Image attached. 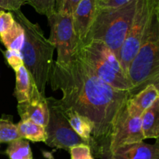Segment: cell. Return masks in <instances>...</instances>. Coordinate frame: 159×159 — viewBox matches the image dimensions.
Returning <instances> with one entry per match:
<instances>
[{"label": "cell", "mask_w": 159, "mask_h": 159, "mask_svg": "<svg viewBox=\"0 0 159 159\" xmlns=\"http://www.w3.org/2000/svg\"><path fill=\"white\" fill-rule=\"evenodd\" d=\"M16 126L19 134L23 139L29 140L33 142H45L46 141L44 127L35 124L30 120H20Z\"/></svg>", "instance_id": "cell-18"}, {"label": "cell", "mask_w": 159, "mask_h": 159, "mask_svg": "<svg viewBox=\"0 0 159 159\" xmlns=\"http://www.w3.org/2000/svg\"><path fill=\"white\" fill-rule=\"evenodd\" d=\"M6 154L9 159H33L29 142L23 138L9 143Z\"/></svg>", "instance_id": "cell-19"}, {"label": "cell", "mask_w": 159, "mask_h": 159, "mask_svg": "<svg viewBox=\"0 0 159 159\" xmlns=\"http://www.w3.org/2000/svg\"><path fill=\"white\" fill-rule=\"evenodd\" d=\"M107 0H98V5H100L102 3H104L105 2H107Z\"/></svg>", "instance_id": "cell-29"}, {"label": "cell", "mask_w": 159, "mask_h": 159, "mask_svg": "<svg viewBox=\"0 0 159 159\" xmlns=\"http://www.w3.org/2000/svg\"><path fill=\"white\" fill-rule=\"evenodd\" d=\"M49 108V120L44 127L46 133L45 144L49 147L65 149L69 152L71 148L79 144H87L73 130L62 110L58 99L46 98Z\"/></svg>", "instance_id": "cell-7"}, {"label": "cell", "mask_w": 159, "mask_h": 159, "mask_svg": "<svg viewBox=\"0 0 159 159\" xmlns=\"http://www.w3.org/2000/svg\"><path fill=\"white\" fill-rule=\"evenodd\" d=\"M141 130L144 139L159 136V99H157L141 116Z\"/></svg>", "instance_id": "cell-16"}, {"label": "cell", "mask_w": 159, "mask_h": 159, "mask_svg": "<svg viewBox=\"0 0 159 159\" xmlns=\"http://www.w3.org/2000/svg\"><path fill=\"white\" fill-rule=\"evenodd\" d=\"M159 99V87L154 84L148 85L127 101L126 108L132 116H141L157 99Z\"/></svg>", "instance_id": "cell-12"}, {"label": "cell", "mask_w": 159, "mask_h": 159, "mask_svg": "<svg viewBox=\"0 0 159 159\" xmlns=\"http://www.w3.org/2000/svg\"><path fill=\"white\" fill-rule=\"evenodd\" d=\"M15 22L12 13L10 12H0V34L9 30Z\"/></svg>", "instance_id": "cell-24"}, {"label": "cell", "mask_w": 159, "mask_h": 159, "mask_svg": "<svg viewBox=\"0 0 159 159\" xmlns=\"http://www.w3.org/2000/svg\"><path fill=\"white\" fill-rule=\"evenodd\" d=\"M111 158L159 159V142L157 139L154 144H145L142 141L124 146L115 151L112 154Z\"/></svg>", "instance_id": "cell-13"}, {"label": "cell", "mask_w": 159, "mask_h": 159, "mask_svg": "<svg viewBox=\"0 0 159 159\" xmlns=\"http://www.w3.org/2000/svg\"><path fill=\"white\" fill-rule=\"evenodd\" d=\"M52 90L60 89L58 99L64 108L71 109L92 122L89 148L92 155L101 159H110L109 140L113 124L130 94L113 88L96 75L79 54L67 65L54 61L50 72Z\"/></svg>", "instance_id": "cell-1"}, {"label": "cell", "mask_w": 159, "mask_h": 159, "mask_svg": "<svg viewBox=\"0 0 159 159\" xmlns=\"http://www.w3.org/2000/svg\"><path fill=\"white\" fill-rule=\"evenodd\" d=\"M65 0H55V8H54V10L55 12H59L61 8L62 5Z\"/></svg>", "instance_id": "cell-28"}, {"label": "cell", "mask_w": 159, "mask_h": 159, "mask_svg": "<svg viewBox=\"0 0 159 159\" xmlns=\"http://www.w3.org/2000/svg\"><path fill=\"white\" fill-rule=\"evenodd\" d=\"M15 72L16 87L14 94L17 99L18 103L29 102L36 97H43L34 85L29 73L24 66L21 67Z\"/></svg>", "instance_id": "cell-14"}, {"label": "cell", "mask_w": 159, "mask_h": 159, "mask_svg": "<svg viewBox=\"0 0 159 159\" xmlns=\"http://www.w3.org/2000/svg\"><path fill=\"white\" fill-rule=\"evenodd\" d=\"M111 159H113V158H111Z\"/></svg>", "instance_id": "cell-32"}, {"label": "cell", "mask_w": 159, "mask_h": 159, "mask_svg": "<svg viewBox=\"0 0 159 159\" xmlns=\"http://www.w3.org/2000/svg\"><path fill=\"white\" fill-rule=\"evenodd\" d=\"M144 140L141 116H130L125 107L116 118L110 136L109 153L110 158L112 154L120 148L142 142Z\"/></svg>", "instance_id": "cell-9"}, {"label": "cell", "mask_w": 159, "mask_h": 159, "mask_svg": "<svg viewBox=\"0 0 159 159\" xmlns=\"http://www.w3.org/2000/svg\"><path fill=\"white\" fill-rule=\"evenodd\" d=\"M157 5L159 2L155 0H137L133 22L120 51L119 61L126 77L129 65L141 47L153 9Z\"/></svg>", "instance_id": "cell-6"}, {"label": "cell", "mask_w": 159, "mask_h": 159, "mask_svg": "<svg viewBox=\"0 0 159 159\" xmlns=\"http://www.w3.org/2000/svg\"><path fill=\"white\" fill-rule=\"evenodd\" d=\"M38 13L48 16L55 12V0H26Z\"/></svg>", "instance_id": "cell-21"}, {"label": "cell", "mask_w": 159, "mask_h": 159, "mask_svg": "<svg viewBox=\"0 0 159 159\" xmlns=\"http://www.w3.org/2000/svg\"><path fill=\"white\" fill-rule=\"evenodd\" d=\"M132 0H107L104 3L98 5V8H115L127 4Z\"/></svg>", "instance_id": "cell-27"}, {"label": "cell", "mask_w": 159, "mask_h": 159, "mask_svg": "<svg viewBox=\"0 0 159 159\" xmlns=\"http://www.w3.org/2000/svg\"><path fill=\"white\" fill-rule=\"evenodd\" d=\"M0 40L7 50L20 51L25 40L24 30L15 20L13 25L9 30L0 34Z\"/></svg>", "instance_id": "cell-17"}, {"label": "cell", "mask_w": 159, "mask_h": 159, "mask_svg": "<svg viewBox=\"0 0 159 159\" xmlns=\"http://www.w3.org/2000/svg\"><path fill=\"white\" fill-rule=\"evenodd\" d=\"M155 1H156V2H159V0H155Z\"/></svg>", "instance_id": "cell-31"}, {"label": "cell", "mask_w": 159, "mask_h": 159, "mask_svg": "<svg viewBox=\"0 0 159 159\" xmlns=\"http://www.w3.org/2000/svg\"><path fill=\"white\" fill-rule=\"evenodd\" d=\"M26 0H0V8L9 11H16L20 9Z\"/></svg>", "instance_id": "cell-25"}, {"label": "cell", "mask_w": 159, "mask_h": 159, "mask_svg": "<svg viewBox=\"0 0 159 159\" xmlns=\"http://www.w3.org/2000/svg\"><path fill=\"white\" fill-rule=\"evenodd\" d=\"M4 54L8 64L15 71L20 69L21 67L24 66L23 57H22L20 51H16V50H6Z\"/></svg>", "instance_id": "cell-22"}, {"label": "cell", "mask_w": 159, "mask_h": 159, "mask_svg": "<svg viewBox=\"0 0 159 159\" xmlns=\"http://www.w3.org/2000/svg\"><path fill=\"white\" fill-rule=\"evenodd\" d=\"M137 0L115 8H98L85 41H99L108 47L119 60L120 48L129 32ZM81 45V44H80Z\"/></svg>", "instance_id": "cell-4"}, {"label": "cell", "mask_w": 159, "mask_h": 159, "mask_svg": "<svg viewBox=\"0 0 159 159\" xmlns=\"http://www.w3.org/2000/svg\"><path fill=\"white\" fill-rule=\"evenodd\" d=\"M2 10H4V9H1V8H0V12H2Z\"/></svg>", "instance_id": "cell-30"}, {"label": "cell", "mask_w": 159, "mask_h": 159, "mask_svg": "<svg viewBox=\"0 0 159 159\" xmlns=\"http://www.w3.org/2000/svg\"><path fill=\"white\" fill-rule=\"evenodd\" d=\"M98 9V0H81L71 15L75 34L80 44L85 41Z\"/></svg>", "instance_id": "cell-10"}, {"label": "cell", "mask_w": 159, "mask_h": 159, "mask_svg": "<svg viewBox=\"0 0 159 159\" xmlns=\"http://www.w3.org/2000/svg\"><path fill=\"white\" fill-rule=\"evenodd\" d=\"M71 159H94L91 149L87 144H79L71 148L69 151Z\"/></svg>", "instance_id": "cell-23"}, {"label": "cell", "mask_w": 159, "mask_h": 159, "mask_svg": "<svg viewBox=\"0 0 159 159\" xmlns=\"http://www.w3.org/2000/svg\"><path fill=\"white\" fill-rule=\"evenodd\" d=\"M13 13L14 19L21 25L25 33L24 43L20 51L23 65L40 94L46 97L45 89L54 63L53 54L55 48L45 37L37 23L28 20L20 9Z\"/></svg>", "instance_id": "cell-2"}, {"label": "cell", "mask_w": 159, "mask_h": 159, "mask_svg": "<svg viewBox=\"0 0 159 159\" xmlns=\"http://www.w3.org/2000/svg\"><path fill=\"white\" fill-rule=\"evenodd\" d=\"M20 138L17 126L12 122V116L0 118V143H11Z\"/></svg>", "instance_id": "cell-20"}, {"label": "cell", "mask_w": 159, "mask_h": 159, "mask_svg": "<svg viewBox=\"0 0 159 159\" xmlns=\"http://www.w3.org/2000/svg\"><path fill=\"white\" fill-rule=\"evenodd\" d=\"M127 78L131 96L150 84L159 87V5L154 8L141 47L128 67Z\"/></svg>", "instance_id": "cell-3"}, {"label": "cell", "mask_w": 159, "mask_h": 159, "mask_svg": "<svg viewBox=\"0 0 159 159\" xmlns=\"http://www.w3.org/2000/svg\"><path fill=\"white\" fill-rule=\"evenodd\" d=\"M17 110L21 120H30L35 124L45 127L49 120V108L46 97H36L29 102L17 105Z\"/></svg>", "instance_id": "cell-11"}, {"label": "cell", "mask_w": 159, "mask_h": 159, "mask_svg": "<svg viewBox=\"0 0 159 159\" xmlns=\"http://www.w3.org/2000/svg\"><path fill=\"white\" fill-rule=\"evenodd\" d=\"M80 2L81 0H65L59 12L71 16Z\"/></svg>", "instance_id": "cell-26"}, {"label": "cell", "mask_w": 159, "mask_h": 159, "mask_svg": "<svg viewBox=\"0 0 159 159\" xmlns=\"http://www.w3.org/2000/svg\"><path fill=\"white\" fill-rule=\"evenodd\" d=\"M61 108L65 113V117L68 120L73 130L86 142L87 145L89 146L92 133L93 130V126L91 121L88 118L82 116L71 109L64 108L63 107H61Z\"/></svg>", "instance_id": "cell-15"}, {"label": "cell", "mask_w": 159, "mask_h": 159, "mask_svg": "<svg viewBox=\"0 0 159 159\" xmlns=\"http://www.w3.org/2000/svg\"><path fill=\"white\" fill-rule=\"evenodd\" d=\"M47 17L51 28L48 40L57 51L56 62L67 65L76 57L80 46L73 29L71 16L54 12Z\"/></svg>", "instance_id": "cell-5"}, {"label": "cell", "mask_w": 159, "mask_h": 159, "mask_svg": "<svg viewBox=\"0 0 159 159\" xmlns=\"http://www.w3.org/2000/svg\"><path fill=\"white\" fill-rule=\"evenodd\" d=\"M78 54L101 80L116 89L130 93V85L127 77L116 71L90 42L81 44Z\"/></svg>", "instance_id": "cell-8"}]
</instances>
